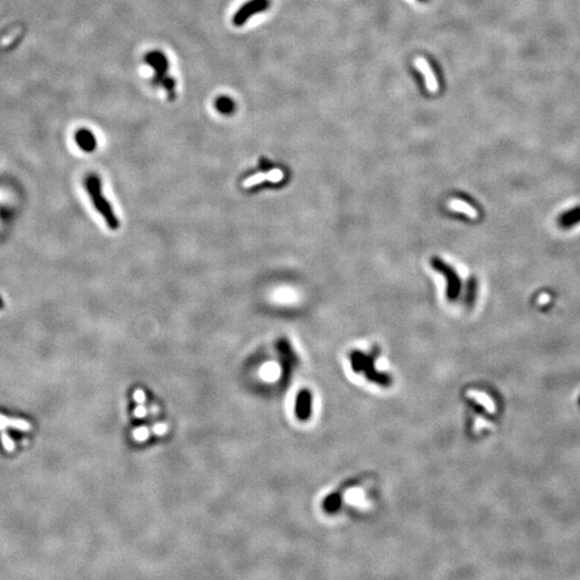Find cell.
Masks as SVG:
<instances>
[{
  "label": "cell",
  "mask_w": 580,
  "mask_h": 580,
  "mask_svg": "<svg viewBox=\"0 0 580 580\" xmlns=\"http://www.w3.org/2000/svg\"><path fill=\"white\" fill-rule=\"evenodd\" d=\"M85 186L89 195L93 200V203L97 211L102 215L105 223L110 229L116 230L119 227V221L113 211V208L109 203V201L104 198L102 192L101 179L97 174H90L85 180Z\"/></svg>",
  "instance_id": "cell-1"
},
{
  "label": "cell",
  "mask_w": 580,
  "mask_h": 580,
  "mask_svg": "<svg viewBox=\"0 0 580 580\" xmlns=\"http://www.w3.org/2000/svg\"><path fill=\"white\" fill-rule=\"evenodd\" d=\"M431 265L435 270L439 272V273L444 274L445 277L447 278L448 299L452 301L455 300V299L459 297V294L461 292V280L458 274L455 273L453 269H451L449 266L446 265L444 261L438 258H433L431 260Z\"/></svg>",
  "instance_id": "cell-2"
},
{
  "label": "cell",
  "mask_w": 580,
  "mask_h": 580,
  "mask_svg": "<svg viewBox=\"0 0 580 580\" xmlns=\"http://www.w3.org/2000/svg\"><path fill=\"white\" fill-rule=\"evenodd\" d=\"M269 6H270L269 0H250L248 3H246L244 6H242L239 9V11L234 14L232 19L233 25L238 26V27L239 26L244 25L247 22L250 17L259 12L267 10Z\"/></svg>",
  "instance_id": "cell-3"
},
{
  "label": "cell",
  "mask_w": 580,
  "mask_h": 580,
  "mask_svg": "<svg viewBox=\"0 0 580 580\" xmlns=\"http://www.w3.org/2000/svg\"><path fill=\"white\" fill-rule=\"evenodd\" d=\"M146 63L151 66L156 73V82L160 84L167 77V70L169 68L168 58L161 52H149L145 57Z\"/></svg>",
  "instance_id": "cell-4"
},
{
  "label": "cell",
  "mask_w": 580,
  "mask_h": 580,
  "mask_svg": "<svg viewBox=\"0 0 580 580\" xmlns=\"http://www.w3.org/2000/svg\"><path fill=\"white\" fill-rule=\"evenodd\" d=\"M75 141L76 144L78 145L82 151L86 152V153H91L94 152V149L97 146V141H96V138L93 135V133L89 129H80L76 131L75 134Z\"/></svg>",
  "instance_id": "cell-5"
},
{
  "label": "cell",
  "mask_w": 580,
  "mask_h": 580,
  "mask_svg": "<svg viewBox=\"0 0 580 580\" xmlns=\"http://www.w3.org/2000/svg\"><path fill=\"white\" fill-rule=\"evenodd\" d=\"M415 65L420 70V71L423 72L424 76L426 77V83H427L429 91L435 92L437 90V82H436L435 75L433 74L431 68H430V66L428 64V61L424 58H418L415 61Z\"/></svg>",
  "instance_id": "cell-6"
},
{
  "label": "cell",
  "mask_w": 580,
  "mask_h": 580,
  "mask_svg": "<svg viewBox=\"0 0 580 580\" xmlns=\"http://www.w3.org/2000/svg\"><path fill=\"white\" fill-rule=\"evenodd\" d=\"M7 427L19 430V431H29V430H31V425L28 421L24 419H11L0 414V430H4Z\"/></svg>",
  "instance_id": "cell-7"
},
{
  "label": "cell",
  "mask_w": 580,
  "mask_h": 580,
  "mask_svg": "<svg viewBox=\"0 0 580 580\" xmlns=\"http://www.w3.org/2000/svg\"><path fill=\"white\" fill-rule=\"evenodd\" d=\"M282 172L278 171V170H273V171H270L268 174H258L256 177H253L251 179H248L247 181L244 182V186L245 187H250V186H254L256 185V184L260 183V182H265V181H272V182H277L278 180L282 179Z\"/></svg>",
  "instance_id": "cell-8"
},
{
  "label": "cell",
  "mask_w": 580,
  "mask_h": 580,
  "mask_svg": "<svg viewBox=\"0 0 580 580\" xmlns=\"http://www.w3.org/2000/svg\"><path fill=\"white\" fill-rule=\"evenodd\" d=\"M578 223H580V206L569 210L568 212L562 214L559 219L560 226L563 228L575 226Z\"/></svg>",
  "instance_id": "cell-9"
},
{
  "label": "cell",
  "mask_w": 580,
  "mask_h": 580,
  "mask_svg": "<svg viewBox=\"0 0 580 580\" xmlns=\"http://www.w3.org/2000/svg\"><path fill=\"white\" fill-rule=\"evenodd\" d=\"M215 108L216 110L225 114V115H229L235 110V102L228 96H221L218 97L215 101Z\"/></svg>",
  "instance_id": "cell-10"
},
{
  "label": "cell",
  "mask_w": 580,
  "mask_h": 580,
  "mask_svg": "<svg viewBox=\"0 0 580 580\" xmlns=\"http://www.w3.org/2000/svg\"><path fill=\"white\" fill-rule=\"evenodd\" d=\"M476 289H477V285H476V280L475 278H471L470 282L468 283V292H467V303L468 305H473L474 301H475V297H476Z\"/></svg>",
  "instance_id": "cell-11"
},
{
  "label": "cell",
  "mask_w": 580,
  "mask_h": 580,
  "mask_svg": "<svg viewBox=\"0 0 580 580\" xmlns=\"http://www.w3.org/2000/svg\"><path fill=\"white\" fill-rule=\"evenodd\" d=\"M450 206H451L452 209L457 210V211H461V212L470 215L471 217H475V216H476V212H475V211H474L470 205L464 204V203H462V202H460V201H453V202H451Z\"/></svg>",
  "instance_id": "cell-12"
},
{
  "label": "cell",
  "mask_w": 580,
  "mask_h": 580,
  "mask_svg": "<svg viewBox=\"0 0 580 580\" xmlns=\"http://www.w3.org/2000/svg\"><path fill=\"white\" fill-rule=\"evenodd\" d=\"M0 439H2V443L5 449L8 452H12L15 449V444L13 439L9 436V434L7 432H5L4 430H2V433H0Z\"/></svg>",
  "instance_id": "cell-13"
},
{
  "label": "cell",
  "mask_w": 580,
  "mask_h": 580,
  "mask_svg": "<svg viewBox=\"0 0 580 580\" xmlns=\"http://www.w3.org/2000/svg\"><path fill=\"white\" fill-rule=\"evenodd\" d=\"M277 373H278V370H277L276 366L267 365L265 368H263L262 376H263V379L267 380V381H273L277 377Z\"/></svg>",
  "instance_id": "cell-14"
},
{
  "label": "cell",
  "mask_w": 580,
  "mask_h": 580,
  "mask_svg": "<svg viewBox=\"0 0 580 580\" xmlns=\"http://www.w3.org/2000/svg\"><path fill=\"white\" fill-rule=\"evenodd\" d=\"M134 436L137 439V441L140 442H143L145 439H147V437L149 436V431L148 429L145 427H141V428H138L136 429V431L134 432Z\"/></svg>",
  "instance_id": "cell-15"
},
{
  "label": "cell",
  "mask_w": 580,
  "mask_h": 580,
  "mask_svg": "<svg viewBox=\"0 0 580 580\" xmlns=\"http://www.w3.org/2000/svg\"><path fill=\"white\" fill-rule=\"evenodd\" d=\"M167 426L164 424H157L154 426V432L157 435H163L167 432Z\"/></svg>",
  "instance_id": "cell-16"
},
{
  "label": "cell",
  "mask_w": 580,
  "mask_h": 580,
  "mask_svg": "<svg viewBox=\"0 0 580 580\" xmlns=\"http://www.w3.org/2000/svg\"><path fill=\"white\" fill-rule=\"evenodd\" d=\"M134 398H135V401H136L137 403L142 404V403L145 402V393H144L142 390H137V391L134 393Z\"/></svg>",
  "instance_id": "cell-17"
},
{
  "label": "cell",
  "mask_w": 580,
  "mask_h": 580,
  "mask_svg": "<svg viewBox=\"0 0 580 580\" xmlns=\"http://www.w3.org/2000/svg\"><path fill=\"white\" fill-rule=\"evenodd\" d=\"M146 414H147V410H146V408H145L144 406H138V407L135 409V415H136V417H138V418H143V417H145Z\"/></svg>",
  "instance_id": "cell-18"
},
{
  "label": "cell",
  "mask_w": 580,
  "mask_h": 580,
  "mask_svg": "<svg viewBox=\"0 0 580 580\" xmlns=\"http://www.w3.org/2000/svg\"><path fill=\"white\" fill-rule=\"evenodd\" d=\"M2 307H3V300H2V298H0V309H2Z\"/></svg>",
  "instance_id": "cell-19"
},
{
  "label": "cell",
  "mask_w": 580,
  "mask_h": 580,
  "mask_svg": "<svg viewBox=\"0 0 580 580\" xmlns=\"http://www.w3.org/2000/svg\"><path fill=\"white\" fill-rule=\"evenodd\" d=\"M420 2H427V0H420Z\"/></svg>",
  "instance_id": "cell-20"
}]
</instances>
